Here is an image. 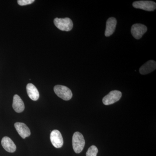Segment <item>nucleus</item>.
<instances>
[{"label": "nucleus", "instance_id": "f257e3e1", "mask_svg": "<svg viewBox=\"0 0 156 156\" xmlns=\"http://www.w3.org/2000/svg\"><path fill=\"white\" fill-rule=\"evenodd\" d=\"M73 147L75 152L79 154L83 150L85 140L83 134L79 132H76L73 136Z\"/></svg>", "mask_w": 156, "mask_h": 156}, {"label": "nucleus", "instance_id": "f03ea898", "mask_svg": "<svg viewBox=\"0 0 156 156\" xmlns=\"http://www.w3.org/2000/svg\"><path fill=\"white\" fill-rule=\"evenodd\" d=\"M54 23L56 27L62 31H69L72 29V20L68 17L64 18H56L54 20Z\"/></svg>", "mask_w": 156, "mask_h": 156}, {"label": "nucleus", "instance_id": "7ed1b4c3", "mask_svg": "<svg viewBox=\"0 0 156 156\" xmlns=\"http://www.w3.org/2000/svg\"><path fill=\"white\" fill-rule=\"evenodd\" d=\"M54 91L58 97L65 101L69 100L73 96L71 90L68 88L62 85H56L54 87Z\"/></svg>", "mask_w": 156, "mask_h": 156}, {"label": "nucleus", "instance_id": "20e7f679", "mask_svg": "<svg viewBox=\"0 0 156 156\" xmlns=\"http://www.w3.org/2000/svg\"><path fill=\"white\" fill-rule=\"evenodd\" d=\"M122 96V92L118 90H113L105 95L102 99L104 104L108 105L119 101Z\"/></svg>", "mask_w": 156, "mask_h": 156}, {"label": "nucleus", "instance_id": "39448f33", "mask_svg": "<svg viewBox=\"0 0 156 156\" xmlns=\"http://www.w3.org/2000/svg\"><path fill=\"white\" fill-rule=\"evenodd\" d=\"M133 6L135 9L149 11H154L156 9V3L152 1H137L133 3Z\"/></svg>", "mask_w": 156, "mask_h": 156}, {"label": "nucleus", "instance_id": "423d86ee", "mask_svg": "<svg viewBox=\"0 0 156 156\" xmlns=\"http://www.w3.org/2000/svg\"><path fill=\"white\" fill-rule=\"evenodd\" d=\"M50 141L54 147L59 148L63 144V140L60 131L54 130L51 132L50 136Z\"/></svg>", "mask_w": 156, "mask_h": 156}, {"label": "nucleus", "instance_id": "0eeeda50", "mask_svg": "<svg viewBox=\"0 0 156 156\" xmlns=\"http://www.w3.org/2000/svg\"><path fill=\"white\" fill-rule=\"evenodd\" d=\"M147 31V27L146 26L140 23H136L132 25L131 28V33L134 38L137 40L141 38Z\"/></svg>", "mask_w": 156, "mask_h": 156}, {"label": "nucleus", "instance_id": "6e6552de", "mask_svg": "<svg viewBox=\"0 0 156 156\" xmlns=\"http://www.w3.org/2000/svg\"><path fill=\"white\" fill-rule=\"evenodd\" d=\"M14 127L18 132V134H19L21 137L23 139L27 136H30L31 134L30 130L24 123L20 122L15 123Z\"/></svg>", "mask_w": 156, "mask_h": 156}, {"label": "nucleus", "instance_id": "1a4fd4ad", "mask_svg": "<svg viewBox=\"0 0 156 156\" xmlns=\"http://www.w3.org/2000/svg\"><path fill=\"white\" fill-rule=\"evenodd\" d=\"M156 68V62L154 60H149L143 65L139 69L141 74L146 75L153 71Z\"/></svg>", "mask_w": 156, "mask_h": 156}, {"label": "nucleus", "instance_id": "9d476101", "mask_svg": "<svg viewBox=\"0 0 156 156\" xmlns=\"http://www.w3.org/2000/svg\"><path fill=\"white\" fill-rule=\"evenodd\" d=\"M117 25V20L114 17H110L107 20L105 36L109 37L114 33Z\"/></svg>", "mask_w": 156, "mask_h": 156}, {"label": "nucleus", "instance_id": "9b49d317", "mask_svg": "<svg viewBox=\"0 0 156 156\" xmlns=\"http://www.w3.org/2000/svg\"><path fill=\"white\" fill-rule=\"evenodd\" d=\"M2 144L3 148L9 152L14 153L16 150V146L15 144L8 136L3 137L2 140Z\"/></svg>", "mask_w": 156, "mask_h": 156}, {"label": "nucleus", "instance_id": "f8f14e48", "mask_svg": "<svg viewBox=\"0 0 156 156\" xmlns=\"http://www.w3.org/2000/svg\"><path fill=\"white\" fill-rule=\"evenodd\" d=\"M12 106L14 110L17 113L22 112L25 108L23 101L19 95H14Z\"/></svg>", "mask_w": 156, "mask_h": 156}, {"label": "nucleus", "instance_id": "ddd939ff", "mask_svg": "<svg viewBox=\"0 0 156 156\" xmlns=\"http://www.w3.org/2000/svg\"><path fill=\"white\" fill-rule=\"evenodd\" d=\"M26 88L27 94L31 99L33 101H37L39 99L40 94L38 90L33 84H27Z\"/></svg>", "mask_w": 156, "mask_h": 156}, {"label": "nucleus", "instance_id": "4468645a", "mask_svg": "<svg viewBox=\"0 0 156 156\" xmlns=\"http://www.w3.org/2000/svg\"><path fill=\"white\" fill-rule=\"evenodd\" d=\"M98 149L95 145H92L88 149L86 156H97Z\"/></svg>", "mask_w": 156, "mask_h": 156}, {"label": "nucleus", "instance_id": "2eb2a0df", "mask_svg": "<svg viewBox=\"0 0 156 156\" xmlns=\"http://www.w3.org/2000/svg\"><path fill=\"white\" fill-rule=\"evenodd\" d=\"M34 2V0H18L17 1V3L19 5L24 6L30 5Z\"/></svg>", "mask_w": 156, "mask_h": 156}]
</instances>
